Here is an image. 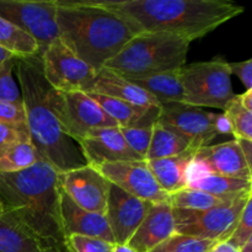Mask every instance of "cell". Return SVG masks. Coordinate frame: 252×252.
<instances>
[{
  "mask_svg": "<svg viewBox=\"0 0 252 252\" xmlns=\"http://www.w3.org/2000/svg\"><path fill=\"white\" fill-rule=\"evenodd\" d=\"M138 33L165 32L189 42L239 16L245 7L224 0H100Z\"/></svg>",
  "mask_w": 252,
  "mask_h": 252,
  "instance_id": "obj_1",
  "label": "cell"
},
{
  "mask_svg": "<svg viewBox=\"0 0 252 252\" xmlns=\"http://www.w3.org/2000/svg\"><path fill=\"white\" fill-rule=\"evenodd\" d=\"M15 70L26 113L30 142L39 159L52 165L59 174L88 165L78 143L63 132L54 112L53 88L42 73L41 57L19 58Z\"/></svg>",
  "mask_w": 252,
  "mask_h": 252,
  "instance_id": "obj_2",
  "label": "cell"
},
{
  "mask_svg": "<svg viewBox=\"0 0 252 252\" xmlns=\"http://www.w3.org/2000/svg\"><path fill=\"white\" fill-rule=\"evenodd\" d=\"M0 202L5 213L24 224L44 245H63L59 172L48 162L38 159L29 169L0 172Z\"/></svg>",
  "mask_w": 252,
  "mask_h": 252,
  "instance_id": "obj_3",
  "label": "cell"
},
{
  "mask_svg": "<svg viewBox=\"0 0 252 252\" xmlns=\"http://www.w3.org/2000/svg\"><path fill=\"white\" fill-rule=\"evenodd\" d=\"M56 22L58 38L95 71L135 36L122 17L97 0H58Z\"/></svg>",
  "mask_w": 252,
  "mask_h": 252,
  "instance_id": "obj_4",
  "label": "cell"
},
{
  "mask_svg": "<svg viewBox=\"0 0 252 252\" xmlns=\"http://www.w3.org/2000/svg\"><path fill=\"white\" fill-rule=\"evenodd\" d=\"M189 43L184 37L165 32L138 33L103 68L128 80L179 70L186 64Z\"/></svg>",
  "mask_w": 252,
  "mask_h": 252,
  "instance_id": "obj_5",
  "label": "cell"
},
{
  "mask_svg": "<svg viewBox=\"0 0 252 252\" xmlns=\"http://www.w3.org/2000/svg\"><path fill=\"white\" fill-rule=\"evenodd\" d=\"M185 105L225 110L235 98L228 62L212 59L185 64L180 69Z\"/></svg>",
  "mask_w": 252,
  "mask_h": 252,
  "instance_id": "obj_6",
  "label": "cell"
},
{
  "mask_svg": "<svg viewBox=\"0 0 252 252\" xmlns=\"http://www.w3.org/2000/svg\"><path fill=\"white\" fill-rule=\"evenodd\" d=\"M252 191L240 194L228 203L204 209L186 211L175 209V233L197 236L207 240L226 241L233 234Z\"/></svg>",
  "mask_w": 252,
  "mask_h": 252,
  "instance_id": "obj_7",
  "label": "cell"
},
{
  "mask_svg": "<svg viewBox=\"0 0 252 252\" xmlns=\"http://www.w3.org/2000/svg\"><path fill=\"white\" fill-rule=\"evenodd\" d=\"M52 101L63 132L76 143L90 130L118 127L98 103L84 91L64 93L53 89Z\"/></svg>",
  "mask_w": 252,
  "mask_h": 252,
  "instance_id": "obj_8",
  "label": "cell"
},
{
  "mask_svg": "<svg viewBox=\"0 0 252 252\" xmlns=\"http://www.w3.org/2000/svg\"><path fill=\"white\" fill-rule=\"evenodd\" d=\"M58 0H0V17L37 42L39 57L58 38L56 22Z\"/></svg>",
  "mask_w": 252,
  "mask_h": 252,
  "instance_id": "obj_9",
  "label": "cell"
},
{
  "mask_svg": "<svg viewBox=\"0 0 252 252\" xmlns=\"http://www.w3.org/2000/svg\"><path fill=\"white\" fill-rule=\"evenodd\" d=\"M41 59L44 79L57 91L86 93L97 73L78 58L59 38L47 47Z\"/></svg>",
  "mask_w": 252,
  "mask_h": 252,
  "instance_id": "obj_10",
  "label": "cell"
},
{
  "mask_svg": "<svg viewBox=\"0 0 252 252\" xmlns=\"http://www.w3.org/2000/svg\"><path fill=\"white\" fill-rule=\"evenodd\" d=\"M216 116L217 113L185 103H165L160 105L157 122L180 135L196 152L209 145L218 135L214 127Z\"/></svg>",
  "mask_w": 252,
  "mask_h": 252,
  "instance_id": "obj_11",
  "label": "cell"
},
{
  "mask_svg": "<svg viewBox=\"0 0 252 252\" xmlns=\"http://www.w3.org/2000/svg\"><path fill=\"white\" fill-rule=\"evenodd\" d=\"M94 167L111 185L137 198L149 203L169 202L170 196L157 184L145 160L106 162Z\"/></svg>",
  "mask_w": 252,
  "mask_h": 252,
  "instance_id": "obj_12",
  "label": "cell"
},
{
  "mask_svg": "<svg viewBox=\"0 0 252 252\" xmlns=\"http://www.w3.org/2000/svg\"><path fill=\"white\" fill-rule=\"evenodd\" d=\"M62 191L80 208L105 214L111 184L91 165L59 174Z\"/></svg>",
  "mask_w": 252,
  "mask_h": 252,
  "instance_id": "obj_13",
  "label": "cell"
},
{
  "mask_svg": "<svg viewBox=\"0 0 252 252\" xmlns=\"http://www.w3.org/2000/svg\"><path fill=\"white\" fill-rule=\"evenodd\" d=\"M150 204L111 185L105 217L115 244L126 245L129 241L144 219Z\"/></svg>",
  "mask_w": 252,
  "mask_h": 252,
  "instance_id": "obj_14",
  "label": "cell"
},
{
  "mask_svg": "<svg viewBox=\"0 0 252 252\" xmlns=\"http://www.w3.org/2000/svg\"><path fill=\"white\" fill-rule=\"evenodd\" d=\"M86 164L91 166L106 162L143 160L128 147L118 127L97 128L78 140Z\"/></svg>",
  "mask_w": 252,
  "mask_h": 252,
  "instance_id": "obj_15",
  "label": "cell"
},
{
  "mask_svg": "<svg viewBox=\"0 0 252 252\" xmlns=\"http://www.w3.org/2000/svg\"><path fill=\"white\" fill-rule=\"evenodd\" d=\"M192 162L206 172L252 181V169L235 139L196 150Z\"/></svg>",
  "mask_w": 252,
  "mask_h": 252,
  "instance_id": "obj_16",
  "label": "cell"
},
{
  "mask_svg": "<svg viewBox=\"0 0 252 252\" xmlns=\"http://www.w3.org/2000/svg\"><path fill=\"white\" fill-rule=\"evenodd\" d=\"M59 218L64 239L70 235L97 238L115 244L105 214L93 213L76 206L59 186Z\"/></svg>",
  "mask_w": 252,
  "mask_h": 252,
  "instance_id": "obj_17",
  "label": "cell"
},
{
  "mask_svg": "<svg viewBox=\"0 0 252 252\" xmlns=\"http://www.w3.org/2000/svg\"><path fill=\"white\" fill-rule=\"evenodd\" d=\"M172 234H175V217L171 204L169 202L152 203L126 245L137 252H150Z\"/></svg>",
  "mask_w": 252,
  "mask_h": 252,
  "instance_id": "obj_18",
  "label": "cell"
},
{
  "mask_svg": "<svg viewBox=\"0 0 252 252\" xmlns=\"http://www.w3.org/2000/svg\"><path fill=\"white\" fill-rule=\"evenodd\" d=\"M86 94H98L108 97L118 98L132 105L148 107V106H160L159 102L152 95L135 85L120 74L102 68L96 73L93 83L89 86Z\"/></svg>",
  "mask_w": 252,
  "mask_h": 252,
  "instance_id": "obj_19",
  "label": "cell"
},
{
  "mask_svg": "<svg viewBox=\"0 0 252 252\" xmlns=\"http://www.w3.org/2000/svg\"><path fill=\"white\" fill-rule=\"evenodd\" d=\"M193 155L194 150L189 149L175 157L145 161L160 189L170 196L187 186V171Z\"/></svg>",
  "mask_w": 252,
  "mask_h": 252,
  "instance_id": "obj_20",
  "label": "cell"
},
{
  "mask_svg": "<svg viewBox=\"0 0 252 252\" xmlns=\"http://www.w3.org/2000/svg\"><path fill=\"white\" fill-rule=\"evenodd\" d=\"M186 187L207 192L214 196H238L252 191V181L206 172L191 161L187 171Z\"/></svg>",
  "mask_w": 252,
  "mask_h": 252,
  "instance_id": "obj_21",
  "label": "cell"
},
{
  "mask_svg": "<svg viewBox=\"0 0 252 252\" xmlns=\"http://www.w3.org/2000/svg\"><path fill=\"white\" fill-rule=\"evenodd\" d=\"M43 243L10 214H0V252H41Z\"/></svg>",
  "mask_w": 252,
  "mask_h": 252,
  "instance_id": "obj_22",
  "label": "cell"
},
{
  "mask_svg": "<svg viewBox=\"0 0 252 252\" xmlns=\"http://www.w3.org/2000/svg\"><path fill=\"white\" fill-rule=\"evenodd\" d=\"M152 95L159 105L184 102V88L179 70L165 71L142 79L130 80Z\"/></svg>",
  "mask_w": 252,
  "mask_h": 252,
  "instance_id": "obj_23",
  "label": "cell"
},
{
  "mask_svg": "<svg viewBox=\"0 0 252 252\" xmlns=\"http://www.w3.org/2000/svg\"><path fill=\"white\" fill-rule=\"evenodd\" d=\"M89 95L117 123L118 128L132 127V126L137 125L139 121L147 117L155 107H159V106L142 107V106H135L129 102H126V101L118 100V98L98 95V94H89Z\"/></svg>",
  "mask_w": 252,
  "mask_h": 252,
  "instance_id": "obj_24",
  "label": "cell"
},
{
  "mask_svg": "<svg viewBox=\"0 0 252 252\" xmlns=\"http://www.w3.org/2000/svg\"><path fill=\"white\" fill-rule=\"evenodd\" d=\"M189 149L191 148L186 140L157 122L154 125V129H153V135L145 160L148 161V160L175 157V155L182 154Z\"/></svg>",
  "mask_w": 252,
  "mask_h": 252,
  "instance_id": "obj_25",
  "label": "cell"
},
{
  "mask_svg": "<svg viewBox=\"0 0 252 252\" xmlns=\"http://www.w3.org/2000/svg\"><path fill=\"white\" fill-rule=\"evenodd\" d=\"M238 196H240V194H238ZM238 196H226V197L214 196V194L207 193V192L185 187V189L170 194L169 203L171 204L172 208L175 209L204 211V209L213 208V207L220 206V204L231 202Z\"/></svg>",
  "mask_w": 252,
  "mask_h": 252,
  "instance_id": "obj_26",
  "label": "cell"
},
{
  "mask_svg": "<svg viewBox=\"0 0 252 252\" xmlns=\"http://www.w3.org/2000/svg\"><path fill=\"white\" fill-rule=\"evenodd\" d=\"M0 44L19 58L39 56L37 42L2 17H0Z\"/></svg>",
  "mask_w": 252,
  "mask_h": 252,
  "instance_id": "obj_27",
  "label": "cell"
},
{
  "mask_svg": "<svg viewBox=\"0 0 252 252\" xmlns=\"http://www.w3.org/2000/svg\"><path fill=\"white\" fill-rule=\"evenodd\" d=\"M159 112L160 106L155 107L147 117L139 121L137 125L132 126V127L120 128L128 147L143 160H145V158H147L150 139H152L153 135V129H154V125L157 123L158 117H159Z\"/></svg>",
  "mask_w": 252,
  "mask_h": 252,
  "instance_id": "obj_28",
  "label": "cell"
},
{
  "mask_svg": "<svg viewBox=\"0 0 252 252\" xmlns=\"http://www.w3.org/2000/svg\"><path fill=\"white\" fill-rule=\"evenodd\" d=\"M39 157L29 139L20 140L0 154V172L9 174L29 169L38 161Z\"/></svg>",
  "mask_w": 252,
  "mask_h": 252,
  "instance_id": "obj_29",
  "label": "cell"
},
{
  "mask_svg": "<svg viewBox=\"0 0 252 252\" xmlns=\"http://www.w3.org/2000/svg\"><path fill=\"white\" fill-rule=\"evenodd\" d=\"M217 241L175 233L150 252H211Z\"/></svg>",
  "mask_w": 252,
  "mask_h": 252,
  "instance_id": "obj_30",
  "label": "cell"
},
{
  "mask_svg": "<svg viewBox=\"0 0 252 252\" xmlns=\"http://www.w3.org/2000/svg\"><path fill=\"white\" fill-rule=\"evenodd\" d=\"M226 120L231 128V134L236 140H252V111L246 110L239 101L238 95L224 110Z\"/></svg>",
  "mask_w": 252,
  "mask_h": 252,
  "instance_id": "obj_31",
  "label": "cell"
},
{
  "mask_svg": "<svg viewBox=\"0 0 252 252\" xmlns=\"http://www.w3.org/2000/svg\"><path fill=\"white\" fill-rule=\"evenodd\" d=\"M19 58H12L0 66V102L22 103L20 86L14 78V70Z\"/></svg>",
  "mask_w": 252,
  "mask_h": 252,
  "instance_id": "obj_32",
  "label": "cell"
},
{
  "mask_svg": "<svg viewBox=\"0 0 252 252\" xmlns=\"http://www.w3.org/2000/svg\"><path fill=\"white\" fill-rule=\"evenodd\" d=\"M65 252H113L115 244L97 238L84 235H70L64 239Z\"/></svg>",
  "mask_w": 252,
  "mask_h": 252,
  "instance_id": "obj_33",
  "label": "cell"
},
{
  "mask_svg": "<svg viewBox=\"0 0 252 252\" xmlns=\"http://www.w3.org/2000/svg\"><path fill=\"white\" fill-rule=\"evenodd\" d=\"M250 239H252V197L246 203L233 234L226 241L239 250Z\"/></svg>",
  "mask_w": 252,
  "mask_h": 252,
  "instance_id": "obj_34",
  "label": "cell"
},
{
  "mask_svg": "<svg viewBox=\"0 0 252 252\" xmlns=\"http://www.w3.org/2000/svg\"><path fill=\"white\" fill-rule=\"evenodd\" d=\"M30 140L26 126H11L0 123V154L20 140Z\"/></svg>",
  "mask_w": 252,
  "mask_h": 252,
  "instance_id": "obj_35",
  "label": "cell"
},
{
  "mask_svg": "<svg viewBox=\"0 0 252 252\" xmlns=\"http://www.w3.org/2000/svg\"><path fill=\"white\" fill-rule=\"evenodd\" d=\"M0 123L11 126H26L24 103L0 102Z\"/></svg>",
  "mask_w": 252,
  "mask_h": 252,
  "instance_id": "obj_36",
  "label": "cell"
},
{
  "mask_svg": "<svg viewBox=\"0 0 252 252\" xmlns=\"http://www.w3.org/2000/svg\"><path fill=\"white\" fill-rule=\"evenodd\" d=\"M230 74H235L246 90H252V59L228 63Z\"/></svg>",
  "mask_w": 252,
  "mask_h": 252,
  "instance_id": "obj_37",
  "label": "cell"
},
{
  "mask_svg": "<svg viewBox=\"0 0 252 252\" xmlns=\"http://www.w3.org/2000/svg\"><path fill=\"white\" fill-rule=\"evenodd\" d=\"M214 127H216L217 133L219 134H231V128L226 120L224 113H217L216 120H214Z\"/></svg>",
  "mask_w": 252,
  "mask_h": 252,
  "instance_id": "obj_38",
  "label": "cell"
},
{
  "mask_svg": "<svg viewBox=\"0 0 252 252\" xmlns=\"http://www.w3.org/2000/svg\"><path fill=\"white\" fill-rule=\"evenodd\" d=\"M236 142H238L239 147H240L241 153H243L246 162H248L249 166L252 169V140L239 139V140H236Z\"/></svg>",
  "mask_w": 252,
  "mask_h": 252,
  "instance_id": "obj_39",
  "label": "cell"
},
{
  "mask_svg": "<svg viewBox=\"0 0 252 252\" xmlns=\"http://www.w3.org/2000/svg\"><path fill=\"white\" fill-rule=\"evenodd\" d=\"M211 252H239V250L234 248L231 244H229L228 241H220L212 249Z\"/></svg>",
  "mask_w": 252,
  "mask_h": 252,
  "instance_id": "obj_40",
  "label": "cell"
},
{
  "mask_svg": "<svg viewBox=\"0 0 252 252\" xmlns=\"http://www.w3.org/2000/svg\"><path fill=\"white\" fill-rule=\"evenodd\" d=\"M238 98L246 110L252 111V90H246L243 95H238Z\"/></svg>",
  "mask_w": 252,
  "mask_h": 252,
  "instance_id": "obj_41",
  "label": "cell"
},
{
  "mask_svg": "<svg viewBox=\"0 0 252 252\" xmlns=\"http://www.w3.org/2000/svg\"><path fill=\"white\" fill-rule=\"evenodd\" d=\"M12 58H19V57H16L14 53H11L10 51H7L6 48H4V47L0 44V66L4 65L6 62H9L10 59H12Z\"/></svg>",
  "mask_w": 252,
  "mask_h": 252,
  "instance_id": "obj_42",
  "label": "cell"
},
{
  "mask_svg": "<svg viewBox=\"0 0 252 252\" xmlns=\"http://www.w3.org/2000/svg\"><path fill=\"white\" fill-rule=\"evenodd\" d=\"M41 252H65L63 245H54V246H46L42 249Z\"/></svg>",
  "mask_w": 252,
  "mask_h": 252,
  "instance_id": "obj_43",
  "label": "cell"
},
{
  "mask_svg": "<svg viewBox=\"0 0 252 252\" xmlns=\"http://www.w3.org/2000/svg\"><path fill=\"white\" fill-rule=\"evenodd\" d=\"M113 252H137V251L130 249L128 245H117V244H115Z\"/></svg>",
  "mask_w": 252,
  "mask_h": 252,
  "instance_id": "obj_44",
  "label": "cell"
},
{
  "mask_svg": "<svg viewBox=\"0 0 252 252\" xmlns=\"http://www.w3.org/2000/svg\"><path fill=\"white\" fill-rule=\"evenodd\" d=\"M2 212H4V209H2V206H1V202H0V214H2Z\"/></svg>",
  "mask_w": 252,
  "mask_h": 252,
  "instance_id": "obj_45",
  "label": "cell"
}]
</instances>
